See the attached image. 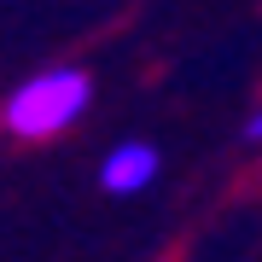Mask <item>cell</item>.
<instances>
[{
	"mask_svg": "<svg viewBox=\"0 0 262 262\" xmlns=\"http://www.w3.org/2000/svg\"><path fill=\"white\" fill-rule=\"evenodd\" d=\"M245 140H256V146H262V111H256L251 122H245Z\"/></svg>",
	"mask_w": 262,
	"mask_h": 262,
	"instance_id": "cell-3",
	"label": "cell"
},
{
	"mask_svg": "<svg viewBox=\"0 0 262 262\" xmlns=\"http://www.w3.org/2000/svg\"><path fill=\"white\" fill-rule=\"evenodd\" d=\"M99 181H105V192H140L158 181V146H146V140H122L105 151V163H99Z\"/></svg>",
	"mask_w": 262,
	"mask_h": 262,
	"instance_id": "cell-2",
	"label": "cell"
},
{
	"mask_svg": "<svg viewBox=\"0 0 262 262\" xmlns=\"http://www.w3.org/2000/svg\"><path fill=\"white\" fill-rule=\"evenodd\" d=\"M88 99H94V88H88L82 70H41L24 88H12L0 122L18 140H53V134L76 128V117L88 111Z\"/></svg>",
	"mask_w": 262,
	"mask_h": 262,
	"instance_id": "cell-1",
	"label": "cell"
}]
</instances>
